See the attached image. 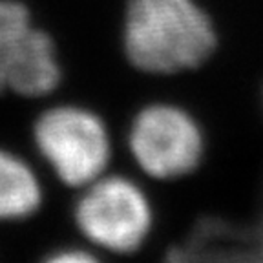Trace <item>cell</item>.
I'll use <instances>...</instances> for the list:
<instances>
[{
    "label": "cell",
    "mask_w": 263,
    "mask_h": 263,
    "mask_svg": "<svg viewBox=\"0 0 263 263\" xmlns=\"http://www.w3.org/2000/svg\"><path fill=\"white\" fill-rule=\"evenodd\" d=\"M35 141L55 174L71 186L99 179L110 159L106 128L82 108L61 106L42 114L35 124Z\"/></svg>",
    "instance_id": "2"
},
{
    "label": "cell",
    "mask_w": 263,
    "mask_h": 263,
    "mask_svg": "<svg viewBox=\"0 0 263 263\" xmlns=\"http://www.w3.org/2000/svg\"><path fill=\"white\" fill-rule=\"evenodd\" d=\"M86 259H93V256L88 254V252H81V251H68V252H61V254H55L51 258V261H86Z\"/></svg>",
    "instance_id": "8"
},
{
    "label": "cell",
    "mask_w": 263,
    "mask_h": 263,
    "mask_svg": "<svg viewBox=\"0 0 263 263\" xmlns=\"http://www.w3.org/2000/svg\"><path fill=\"white\" fill-rule=\"evenodd\" d=\"M130 148L146 174L174 179L192 172L201 161L203 137L186 111L170 104H154L134 121Z\"/></svg>",
    "instance_id": "4"
},
{
    "label": "cell",
    "mask_w": 263,
    "mask_h": 263,
    "mask_svg": "<svg viewBox=\"0 0 263 263\" xmlns=\"http://www.w3.org/2000/svg\"><path fill=\"white\" fill-rule=\"evenodd\" d=\"M75 218L88 239L114 252H132L150 230V205L141 189L126 177L90 183L77 203Z\"/></svg>",
    "instance_id": "3"
},
{
    "label": "cell",
    "mask_w": 263,
    "mask_h": 263,
    "mask_svg": "<svg viewBox=\"0 0 263 263\" xmlns=\"http://www.w3.org/2000/svg\"><path fill=\"white\" fill-rule=\"evenodd\" d=\"M29 29L28 9L15 0H0V57Z\"/></svg>",
    "instance_id": "7"
},
{
    "label": "cell",
    "mask_w": 263,
    "mask_h": 263,
    "mask_svg": "<svg viewBox=\"0 0 263 263\" xmlns=\"http://www.w3.org/2000/svg\"><path fill=\"white\" fill-rule=\"evenodd\" d=\"M61 79L55 48L44 31L31 28L0 57V93L6 90L41 97Z\"/></svg>",
    "instance_id": "5"
},
{
    "label": "cell",
    "mask_w": 263,
    "mask_h": 263,
    "mask_svg": "<svg viewBox=\"0 0 263 263\" xmlns=\"http://www.w3.org/2000/svg\"><path fill=\"white\" fill-rule=\"evenodd\" d=\"M216 46L209 16L194 0H130L124 48L148 73H176L203 64Z\"/></svg>",
    "instance_id": "1"
},
{
    "label": "cell",
    "mask_w": 263,
    "mask_h": 263,
    "mask_svg": "<svg viewBox=\"0 0 263 263\" xmlns=\"http://www.w3.org/2000/svg\"><path fill=\"white\" fill-rule=\"evenodd\" d=\"M41 185L28 164L0 150V221L28 218L41 205Z\"/></svg>",
    "instance_id": "6"
}]
</instances>
